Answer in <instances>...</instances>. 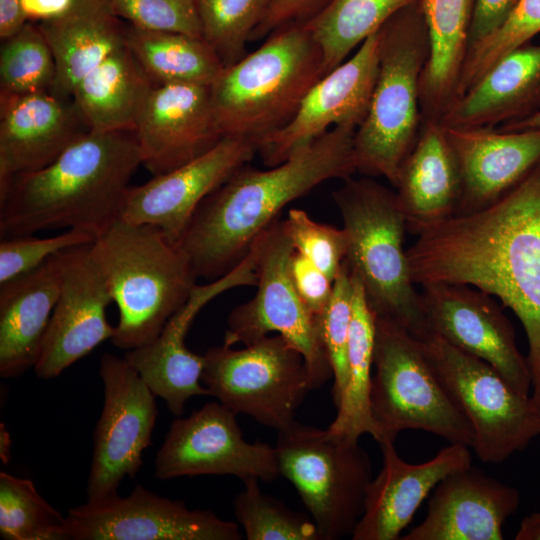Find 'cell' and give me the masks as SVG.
<instances>
[{
  "label": "cell",
  "mask_w": 540,
  "mask_h": 540,
  "mask_svg": "<svg viewBox=\"0 0 540 540\" xmlns=\"http://www.w3.org/2000/svg\"><path fill=\"white\" fill-rule=\"evenodd\" d=\"M135 136L142 165L158 176L200 157L222 138L209 86H155L138 120Z\"/></svg>",
  "instance_id": "cell-21"
},
{
  "label": "cell",
  "mask_w": 540,
  "mask_h": 540,
  "mask_svg": "<svg viewBox=\"0 0 540 540\" xmlns=\"http://www.w3.org/2000/svg\"><path fill=\"white\" fill-rule=\"evenodd\" d=\"M540 111V44L529 43L497 62L448 108L447 127H496Z\"/></svg>",
  "instance_id": "cell-27"
},
{
  "label": "cell",
  "mask_w": 540,
  "mask_h": 540,
  "mask_svg": "<svg viewBox=\"0 0 540 540\" xmlns=\"http://www.w3.org/2000/svg\"><path fill=\"white\" fill-rule=\"evenodd\" d=\"M323 77L322 52L301 23L285 24L209 86L222 136L256 140L287 125L310 88Z\"/></svg>",
  "instance_id": "cell-5"
},
{
  "label": "cell",
  "mask_w": 540,
  "mask_h": 540,
  "mask_svg": "<svg viewBox=\"0 0 540 540\" xmlns=\"http://www.w3.org/2000/svg\"><path fill=\"white\" fill-rule=\"evenodd\" d=\"M0 534L9 540H66V517L31 480L1 472Z\"/></svg>",
  "instance_id": "cell-35"
},
{
  "label": "cell",
  "mask_w": 540,
  "mask_h": 540,
  "mask_svg": "<svg viewBox=\"0 0 540 540\" xmlns=\"http://www.w3.org/2000/svg\"><path fill=\"white\" fill-rule=\"evenodd\" d=\"M352 297V272L345 260L334 280L332 297L318 317L320 337L334 380L332 400L336 408L341 401L347 382Z\"/></svg>",
  "instance_id": "cell-40"
},
{
  "label": "cell",
  "mask_w": 540,
  "mask_h": 540,
  "mask_svg": "<svg viewBox=\"0 0 540 540\" xmlns=\"http://www.w3.org/2000/svg\"><path fill=\"white\" fill-rule=\"evenodd\" d=\"M407 249L415 284H465L497 297L528 343L530 396L540 411V161L489 206L456 214Z\"/></svg>",
  "instance_id": "cell-1"
},
{
  "label": "cell",
  "mask_w": 540,
  "mask_h": 540,
  "mask_svg": "<svg viewBox=\"0 0 540 540\" xmlns=\"http://www.w3.org/2000/svg\"><path fill=\"white\" fill-rule=\"evenodd\" d=\"M290 272L301 300L319 317L332 297L334 281L295 250L290 260Z\"/></svg>",
  "instance_id": "cell-44"
},
{
  "label": "cell",
  "mask_w": 540,
  "mask_h": 540,
  "mask_svg": "<svg viewBox=\"0 0 540 540\" xmlns=\"http://www.w3.org/2000/svg\"><path fill=\"white\" fill-rule=\"evenodd\" d=\"M519 503L517 489L471 465L436 485L424 520L400 540H502Z\"/></svg>",
  "instance_id": "cell-24"
},
{
  "label": "cell",
  "mask_w": 540,
  "mask_h": 540,
  "mask_svg": "<svg viewBox=\"0 0 540 540\" xmlns=\"http://www.w3.org/2000/svg\"><path fill=\"white\" fill-rule=\"evenodd\" d=\"M115 13L142 29L203 38L196 0H110Z\"/></svg>",
  "instance_id": "cell-43"
},
{
  "label": "cell",
  "mask_w": 540,
  "mask_h": 540,
  "mask_svg": "<svg viewBox=\"0 0 540 540\" xmlns=\"http://www.w3.org/2000/svg\"><path fill=\"white\" fill-rule=\"evenodd\" d=\"M539 33L540 0H519L512 13L497 30L468 49L456 99L503 57L529 43Z\"/></svg>",
  "instance_id": "cell-39"
},
{
  "label": "cell",
  "mask_w": 540,
  "mask_h": 540,
  "mask_svg": "<svg viewBox=\"0 0 540 540\" xmlns=\"http://www.w3.org/2000/svg\"><path fill=\"white\" fill-rule=\"evenodd\" d=\"M370 409L378 438L423 430L471 448L473 431L427 359L418 338L376 316Z\"/></svg>",
  "instance_id": "cell-8"
},
{
  "label": "cell",
  "mask_w": 540,
  "mask_h": 540,
  "mask_svg": "<svg viewBox=\"0 0 540 540\" xmlns=\"http://www.w3.org/2000/svg\"><path fill=\"white\" fill-rule=\"evenodd\" d=\"M343 181L332 197L348 236V266L376 316L424 336L429 330L403 245L407 226L396 192L371 177Z\"/></svg>",
  "instance_id": "cell-7"
},
{
  "label": "cell",
  "mask_w": 540,
  "mask_h": 540,
  "mask_svg": "<svg viewBox=\"0 0 540 540\" xmlns=\"http://www.w3.org/2000/svg\"><path fill=\"white\" fill-rule=\"evenodd\" d=\"M501 131H524L540 129V111L526 119L500 125Z\"/></svg>",
  "instance_id": "cell-50"
},
{
  "label": "cell",
  "mask_w": 540,
  "mask_h": 540,
  "mask_svg": "<svg viewBox=\"0 0 540 540\" xmlns=\"http://www.w3.org/2000/svg\"><path fill=\"white\" fill-rule=\"evenodd\" d=\"M96 237L88 232L67 229L56 236L32 235L2 238L0 242V284L29 273L54 255L75 246L91 244Z\"/></svg>",
  "instance_id": "cell-42"
},
{
  "label": "cell",
  "mask_w": 540,
  "mask_h": 540,
  "mask_svg": "<svg viewBox=\"0 0 540 540\" xmlns=\"http://www.w3.org/2000/svg\"><path fill=\"white\" fill-rule=\"evenodd\" d=\"M56 63L50 93L71 98L79 81L126 45V24L110 0H74L61 14L37 22Z\"/></svg>",
  "instance_id": "cell-28"
},
{
  "label": "cell",
  "mask_w": 540,
  "mask_h": 540,
  "mask_svg": "<svg viewBox=\"0 0 540 540\" xmlns=\"http://www.w3.org/2000/svg\"><path fill=\"white\" fill-rule=\"evenodd\" d=\"M74 0H21L30 21L40 22L64 12Z\"/></svg>",
  "instance_id": "cell-48"
},
{
  "label": "cell",
  "mask_w": 540,
  "mask_h": 540,
  "mask_svg": "<svg viewBox=\"0 0 540 540\" xmlns=\"http://www.w3.org/2000/svg\"><path fill=\"white\" fill-rule=\"evenodd\" d=\"M283 222L294 250L334 281L348 252L345 229L319 223L302 209H290Z\"/></svg>",
  "instance_id": "cell-41"
},
{
  "label": "cell",
  "mask_w": 540,
  "mask_h": 540,
  "mask_svg": "<svg viewBox=\"0 0 540 540\" xmlns=\"http://www.w3.org/2000/svg\"><path fill=\"white\" fill-rule=\"evenodd\" d=\"M256 269L245 257L223 276L197 285L186 304L173 315L151 342L128 350L124 356L155 396L162 398L171 413L182 416L193 396L209 395L202 386L204 356L190 351L185 336L198 312L216 296L240 286H255Z\"/></svg>",
  "instance_id": "cell-20"
},
{
  "label": "cell",
  "mask_w": 540,
  "mask_h": 540,
  "mask_svg": "<svg viewBox=\"0 0 540 540\" xmlns=\"http://www.w3.org/2000/svg\"><path fill=\"white\" fill-rule=\"evenodd\" d=\"M142 165L131 131H88L48 166L0 183V237L66 228L95 237L121 218Z\"/></svg>",
  "instance_id": "cell-3"
},
{
  "label": "cell",
  "mask_w": 540,
  "mask_h": 540,
  "mask_svg": "<svg viewBox=\"0 0 540 540\" xmlns=\"http://www.w3.org/2000/svg\"><path fill=\"white\" fill-rule=\"evenodd\" d=\"M203 39L224 67L241 60L272 0H196Z\"/></svg>",
  "instance_id": "cell-37"
},
{
  "label": "cell",
  "mask_w": 540,
  "mask_h": 540,
  "mask_svg": "<svg viewBox=\"0 0 540 540\" xmlns=\"http://www.w3.org/2000/svg\"><path fill=\"white\" fill-rule=\"evenodd\" d=\"M236 415L220 402H208L174 419L156 453L155 477L232 475L242 481H274L281 475L276 448L247 442Z\"/></svg>",
  "instance_id": "cell-14"
},
{
  "label": "cell",
  "mask_w": 540,
  "mask_h": 540,
  "mask_svg": "<svg viewBox=\"0 0 540 540\" xmlns=\"http://www.w3.org/2000/svg\"><path fill=\"white\" fill-rule=\"evenodd\" d=\"M119 310L111 342L126 351L154 340L199 278L180 243L149 224L119 218L90 245Z\"/></svg>",
  "instance_id": "cell-4"
},
{
  "label": "cell",
  "mask_w": 540,
  "mask_h": 540,
  "mask_svg": "<svg viewBox=\"0 0 540 540\" xmlns=\"http://www.w3.org/2000/svg\"><path fill=\"white\" fill-rule=\"evenodd\" d=\"M330 2L331 0H272L264 18L254 30L250 42L264 39L288 23L305 24Z\"/></svg>",
  "instance_id": "cell-45"
},
{
  "label": "cell",
  "mask_w": 540,
  "mask_h": 540,
  "mask_svg": "<svg viewBox=\"0 0 540 540\" xmlns=\"http://www.w3.org/2000/svg\"><path fill=\"white\" fill-rule=\"evenodd\" d=\"M416 0H331L304 25L322 52L323 76L348 59L370 35Z\"/></svg>",
  "instance_id": "cell-34"
},
{
  "label": "cell",
  "mask_w": 540,
  "mask_h": 540,
  "mask_svg": "<svg viewBox=\"0 0 540 540\" xmlns=\"http://www.w3.org/2000/svg\"><path fill=\"white\" fill-rule=\"evenodd\" d=\"M429 54L421 2L402 8L379 29L378 74L367 115L356 129L357 171L393 186L421 128L420 80Z\"/></svg>",
  "instance_id": "cell-6"
},
{
  "label": "cell",
  "mask_w": 540,
  "mask_h": 540,
  "mask_svg": "<svg viewBox=\"0 0 540 540\" xmlns=\"http://www.w3.org/2000/svg\"><path fill=\"white\" fill-rule=\"evenodd\" d=\"M90 245L58 253L60 292L33 367L39 378L59 376L114 335L115 326L106 318L113 297Z\"/></svg>",
  "instance_id": "cell-17"
},
{
  "label": "cell",
  "mask_w": 540,
  "mask_h": 540,
  "mask_svg": "<svg viewBox=\"0 0 540 540\" xmlns=\"http://www.w3.org/2000/svg\"><path fill=\"white\" fill-rule=\"evenodd\" d=\"M58 254L35 270L0 284V376L34 367L60 292Z\"/></svg>",
  "instance_id": "cell-29"
},
{
  "label": "cell",
  "mask_w": 540,
  "mask_h": 540,
  "mask_svg": "<svg viewBox=\"0 0 540 540\" xmlns=\"http://www.w3.org/2000/svg\"><path fill=\"white\" fill-rule=\"evenodd\" d=\"M382 468L370 481L363 513L353 540H396L436 485L448 475L471 466L470 447L451 444L432 459L411 464L397 453L394 441L379 442Z\"/></svg>",
  "instance_id": "cell-22"
},
{
  "label": "cell",
  "mask_w": 540,
  "mask_h": 540,
  "mask_svg": "<svg viewBox=\"0 0 540 540\" xmlns=\"http://www.w3.org/2000/svg\"><path fill=\"white\" fill-rule=\"evenodd\" d=\"M126 46L155 86H210L225 68L203 39L126 24Z\"/></svg>",
  "instance_id": "cell-32"
},
{
  "label": "cell",
  "mask_w": 540,
  "mask_h": 540,
  "mask_svg": "<svg viewBox=\"0 0 540 540\" xmlns=\"http://www.w3.org/2000/svg\"><path fill=\"white\" fill-rule=\"evenodd\" d=\"M355 131L333 127L267 170L246 164L209 194L179 242L198 277L212 281L223 276L285 206L323 182L351 177L357 171Z\"/></svg>",
  "instance_id": "cell-2"
},
{
  "label": "cell",
  "mask_w": 540,
  "mask_h": 540,
  "mask_svg": "<svg viewBox=\"0 0 540 540\" xmlns=\"http://www.w3.org/2000/svg\"><path fill=\"white\" fill-rule=\"evenodd\" d=\"M519 0H474L468 49L497 30Z\"/></svg>",
  "instance_id": "cell-46"
},
{
  "label": "cell",
  "mask_w": 540,
  "mask_h": 540,
  "mask_svg": "<svg viewBox=\"0 0 540 540\" xmlns=\"http://www.w3.org/2000/svg\"><path fill=\"white\" fill-rule=\"evenodd\" d=\"M259 151L256 140L224 136L200 157L148 182L130 186L121 218L149 224L179 243L196 209Z\"/></svg>",
  "instance_id": "cell-19"
},
{
  "label": "cell",
  "mask_w": 540,
  "mask_h": 540,
  "mask_svg": "<svg viewBox=\"0 0 540 540\" xmlns=\"http://www.w3.org/2000/svg\"><path fill=\"white\" fill-rule=\"evenodd\" d=\"M30 18L21 0H0V39L7 40L17 34Z\"/></svg>",
  "instance_id": "cell-47"
},
{
  "label": "cell",
  "mask_w": 540,
  "mask_h": 540,
  "mask_svg": "<svg viewBox=\"0 0 540 540\" xmlns=\"http://www.w3.org/2000/svg\"><path fill=\"white\" fill-rule=\"evenodd\" d=\"M446 391L469 421L471 449L485 463H500L540 435V411L491 365L436 333L418 338Z\"/></svg>",
  "instance_id": "cell-10"
},
{
  "label": "cell",
  "mask_w": 540,
  "mask_h": 540,
  "mask_svg": "<svg viewBox=\"0 0 540 540\" xmlns=\"http://www.w3.org/2000/svg\"><path fill=\"white\" fill-rule=\"evenodd\" d=\"M429 54L420 80L422 119L441 120L454 102L469 47L474 0H420Z\"/></svg>",
  "instance_id": "cell-31"
},
{
  "label": "cell",
  "mask_w": 540,
  "mask_h": 540,
  "mask_svg": "<svg viewBox=\"0 0 540 540\" xmlns=\"http://www.w3.org/2000/svg\"><path fill=\"white\" fill-rule=\"evenodd\" d=\"M420 292L429 332L491 365L516 391L531 393L527 358L514 328L490 294L465 284L429 283Z\"/></svg>",
  "instance_id": "cell-16"
},
{
  "label": "cell",
  "mask_w": 540,
  "mask_h": 540,
  "mask_svg": "<svg viewBox=\"0 0 540 540\" xmlns=\"http://www.w3.org/2000/svg\"><path fill=\"white\" fill-rule=\"evenodd\" d=\"M257 291L249 301L235 307L227 319L224 345H250L275 332L304 358L312 389L332 377L318 317L298 295L290 272L294 252L283 220L279 218L259 237Z\"/></svg>",
  "instance_id": "cell-12"
},
{
  "label": "cell",
  "mask_w": 540,
  "mask_h": 540,
  "mask_svg": "<svg viewBox=\"0 0 540 540\" xmlns=\"http://www.w3.org/2000/svg\"><path fill=\"white\" fill-rule=\"evenodd\" d=\"M352 278L347 382L336 408L337 415L328 428L355 440H359L363 434L377 440L378 432L370 409L376 314L367 300L361 281L353 272Z\"/></svg>",
  "instance_id": "cell-33"
},
{
  "label": "cell",
  "mask_w": 540,
  "mask_h": 540,
  "mask_svg": "<svg viewBox=\"0 0 540 540\" xmlns=\"http://www.w3.org/2000/svg\"><path fill=\"white\" fill-rule=\"evenodd\" d=\"M154 88L125 45L82 78L71 99L90 130L134 132Z\"/></svg>",
  "instance_id": "cell-30"
},
{
  "label": "cell",
  "mask_w": 540,
  "mask_h": 540,
  "mask_svg": "<svg viewBox=\"0 0 540 540\" xmlns=\"http://www.w3.org/2000/svg\"><path fill=\"white\" fill-rule=\"evenodd\" d=\"M99 375L104 403L93 435L90 502L117 495L122 480L137 475L158 414L154 393L124 357L103 354Z\"/></svg>",
  "instance_id": "cell-13"
},
{
  "label": "cell",
  "mask_w": 540,
  "mask_h": 540,
  "mask_svg": "<svg viewBox=\"0 0 540 540\" xmlns=\"http://www.w3.org/2000/svg\"><path fill=\"white\" fill-rule=\"evenodd\" d=\"M407 230L416 235L457 213L461 177L440 120L422 119L418 138L394 185Z\"/></svg>",
  "instance_id": "cell-26"
},
{
  "label": "cell",
  "mask_w": 540,
  "mask_h": 540,
  "mask_svg": "<svg viewBox=\"0 0 540 540\" xmlns=\"http://www.w3.org/2000/svg\"><path fill=\"white\" fill-rule=\"evenodd\" d=\"M445 130L461 177L456 214L475 212L494 203L540 161V129L445 126Z\"/></svg>",
  "instance_id": "cell-25"
},
{
  "label": "cell",
  "mask_w": 540,
  "mask_h": 540,
  "mask_svg": "<svg viewBox=\"0 0 540 540\" xmlns=\"http://www.w3.org/2000/svg\"><path fill=\"white\" fill-rule=\"evenodd\" d=\"M88 131L71 98L0 93V183L48 166Z\"/></svg>",
  "instance_id": "cell-23"
},
{
  "label": "cell",
  "mask_w": 540,
  "mask_h": 540,
  "mask_svg": "<svg viewBox=\"0 0 540 540\" xmlns=\"http://www.w3.org/2000/svg\"><path fill=\"white\" fill-rule=\"evenodd\" d=\"M237 523L189 509L141 485L125 497L79 505L66 517V540H240Z\"/></svg>",
  "instance_id": "cell-15"
},
{
  "label": "cell",
  "mask_w": 540,
  "mask_h": 540,
  "mask_svg": "<svg viewBox=\"0 0 540 540\" xmlns=\"http://www.w3.org/2000/svg\"><path fill=\"white\" fill-rule=\"evenodd\" d=\"M378 65L379 30L310 88L287 125L259 142L264 164L284 162L333 127L357 129L370 106Z\"/></svg>",
  "instance_id": "cell-18"
},
{
  "label": "cell",
  "mask_w": 540,
  "mask_h": 540,
  "mask_svg": "<svg viewBox=\"0 0 540 540\" xmlns=\"http://www.w3.org/2000/svg\"><path fill=\"white\" fill-rule=\"evenodd\" d=\"M280 474L296 488L321 540L352 536L372 480L359 440L294 421L278 431Z\"/></svg>",
  "instance_id": "cell-9"
},
{
  "label": "cell",
  "mask_w": 540,
  "mask_h": 540,
  "mask_svg": "<svg viewBox=\"0 0 540 540\" xmlns=\"http://www.w3.org/2000/svg\"><path fill=\"white\" fill-rule=\"evenodd\" d=\"M516 540H540V511L526 516L515 535Z\"/></svg>",
  "instance_id": "cell-49"
},
{
  "label": "cell",
  "mask_w": 540,
  "mask_h": 540,
  "mask_svg": "<svg viewBox=\"0 0 540 540\" xmlns=\"http://www.w3.org/2000/svg\"><path fill=\"white\" fill-rule=\"evenodd\" d=\"M259 481L257 478L243 481L244 490L233 504L247 540H321L311 517L263 493Z\"/></svg>",
  "instance_id": "cell-38"
},
{
  "label": "cell",
  "mask_w": 540,
  "mask_h": 540,
  "mask_svg": "<svg viewBox=\"0 0 540 540\" xmlns=\"http://www.w3.org/2000/svg\"><path fill=\"white\" fill-rule=\"evenodd\" d=\"M56 76L51 48L37 22L1 41L0 93L50 92Z\"/></svg>",
  "instance_id": "cell-36"
},
{
  "label": "cell",
  "mask_w": 540,
  "mask_h": 540,
  "mask_svg": "<svg viewBox=\"0 0 540 540\" xmlns=\"http://www.w3.org/2000/svg\"><path fill=\"white\" fill-rule=\"evenodd\" d=\"M203 356L201 382L209 395L277 431L295 421L312 390L303 356L278 334L242 349L212 347Z\"/></svg>",
  "instance_id": "cell-11"
}]
</instances>
